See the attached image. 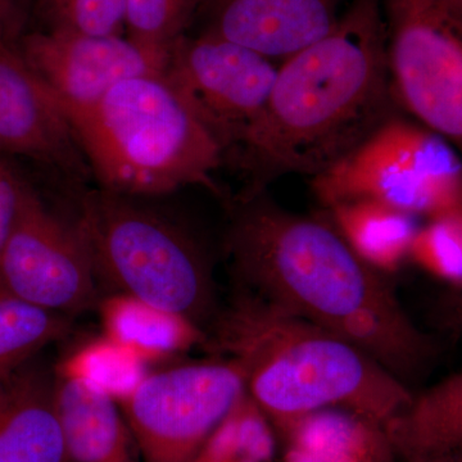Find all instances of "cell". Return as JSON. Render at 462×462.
Returning <instances> with one entry per match:
<instances>
[{
  "mask_svg": "<svg viewBox=\"0 0 462 462\" xmlns=\"http://www.w3.org/2000/svg\"><path fill=\"white\" fill-rule=\"evenodd\" d=\"M225 252L236 285L336 334L397 379L412 378L438 346L419 330L384 273L365 263L329 216L282 208L266 189L231 202Z\"/></svg>",
  "mask_w": 462,
  "mask_h": 462,
  "instance_id": "1",
  "label": "cell"
},
{
  "mask_svg": "<svg viewBox=\"0 0 462 462\" xmlns=\"http://www.w3.org/2000/svg\"><path fill=\"white\" fill-rule=\"evenodd\" d=\"M396 105L382 0H349L328 35L279 65L260 117L226 161L248 191L287 173L315 178L396 116Z\"/></svg>",
  "mask_w": 462,
  "mask_h": 462,
  "instance_id": "2",
  "label": "cell"
},
{
  "mask_svg": "<svg viewBox=\"0 0 462 462\" xmlns=\"http://www.w3.org/2000/svg\"><path fill=\"white\" fill-rule=\"evenodd\" d=\"M236 288L203 346L238 365L249 397L279 433L322 409L348 410L383 427L412 400L400 379L357 346Z\"/></svg>",
  "mask_w": 462,
  "mask_h": 462,
  "instance_id": "3",
  "label": "cell"
},
{
  "mask_svg": "<svg viewBox=\"0 0 462 462\" xmlns=\"http://www.w3.org/2000/svg\"><path fill=\"white\" fill-rule=\"evenodd\" d=\"M99 189L165 196L189 185L220 194L223 149L165 71L116 85L93 105L63 109Z\"/></svg>",
  "mask_w": 462,
  "mask_h": 462,
  "instance_id": "4",
  "label": "cell"
},
{
  "mask_svg": "<svg viewBox=\"0 0 462 462\" xmlns=\"http://www.w3.org/2000/svg\"><path fill=\"white\" fill-rule=\"evenodd\" d=\"M76 226L97 281L107 282L115 293L185 316L199 327L214 314L208 263L178 225L135 199L98 189L85 196Z\"/></svg>",
  "mask_w": 462,
  "mask_h": 462,
  "instance_id": "5",
  "label": "cell"
},
{
  "mask_svg": "<svg viewBox=\"0 0 462 462\" xmlns=\"http://www.w3.org/2000/svg\"><path fill=\"white\" fill-rule=\"evenodd\" d=\"M311 184L324 208L373 199L430 220L462 211V166L454 145L398 115Z\"/></svg>",
  "mask_w": 462,
  "mask_h": 462,
  "instance_id": "6",
  "label": "cell"
},
{
  "mask_svg": "<svg viewBox=\"0 0 462 462\" xmlns=\"http://www.w3.org/2000/svg\"><path fill=\"white\" fill-rule=\"evenodd\" d=\"M392 91L420 124L462 142V0H382Z\"/></svg>",
  "mask_w": 462,
  "mask_h": 462,
  "instance_id": "7",
  "label": "cell"
},
{
  "mask_svg": "<svg viewBox=\"0 0 462 462\" xmlns=\"http://www.w3.org/2000/svg\"><path fill=\"white\" fill-rule=\"evenodd\" d=\"M245 392V374L234 361L223 358L148 373L118 406L143 462H185Z\"/></svg>",
  "mask_w": 462,
  "mask_h": 462,
  "instance_id": "8",
  "label": "cell"
},
{
  "mask_svg": "<svg viewBox=\"0 0 462 462\" xmlns=\"http://www.w3.org/2000/svg\"><path fill=\"white\" fill-rule=\"evenodd\" d=\"M97 276L78 226H69L25 184L0 252V293L71 316L98 305Z\"/></svg>",
  "mask_w": 462,
  "mask_h": 462,
  "instance_id": "9",
  "label": "cell"
},
{
  "mask_svg": "<svg viewBox=\"0 0 462 462\" xmlns=\"http://www.w3.org/2000/svg\"><path fill=\"white\" fill-rule=\"evenodd\" d=\"M278 69L275 60L242 45L184 32L170 50L165 72L226 161L260 117Z\"/></svg>",
  "mask_w": 462,
  "mask_h": 462,
  "instance_id": "10",
  "label": "cell"
},
{
  "mask_svg": "<svg viewBox=\"0 0 462 462\" xmlns=\"http://www.w3.org/2000/svg\"><path fill=\"white\" fill-rule=\"evenodd\" d=\"M17 48L62 109L87 107L123 81L165 71L169 60L129 36L57 29L23 33Z\"/></svg>",
  "mask_w": 462,
  "mask_h": 462,
  "instance_id": "11",
  "label": "cell"
},
{
  "mask_svg": "<svg viewBox=\"0 0 462 462\" xmlns=\"http://www.w3.org/2000/svg\"><path fill=\"white\" fill-rule=\"evenodd\" d=\"M349 0H191L197 35L214 36L284 60L320 41ZM188 26V25H187Z\"/></svg>",
  "mask_w": 462,
  "mask_h": 462,
  "instance_id": "12",
  "label": "cell"
},
{
  "mask_svg": "<svg viewBox=\"0 0 462 462\" xmlns=\"http://www.w3.org/2000/svg\"><path fill=\"white\" fill-rule=\"evenodd\" d=\"M0 153L32 158L75 176L89 171L65 112L17 44L0 50Z\"/></svg>",
  "mask_w": 462,
  "mask_h": 462,
  "instance_id": "13",
  "label": "cell"
},
{
  "mask_svg": "<svg viewBox=\"0 0 462 462\" xmlns=\"http://www.w3.org/2000/svg\"><path fill=\"white\" fill-rule=\"evenodd\" d=\"M0 462H63L56 374L38 356L0 378Z\"/></svg>",
  "mask_w": 462,
  "mask_h": 462,
  "instance_id": "14",
  "label": "cell"
},
{
  "mask_svg": "<svg viewBox=\"0 0 462 462\" xmlns=\"http://www.w3.org/2000/svg\"><path fill=\"white\" fill-rule=\"evenodd\" d=\"M63 462H143L120 406L111 397L56 374Z\"/></svg>",
  "mask_w": 462,
  "mask_h": 462,
  "instance_id": "15",
  "label": "cell"
},
{
  "mask_svg": "<svg viewBox=\"0 0 462 462\" xmlns=\"http://www.w3.org/2000/svg\"><path fill=\"white\" fill-rule=\"evenodd\" d=\"M382 428L394 456L406 462L460 457L461 374H454L420 396L412 397Z\"/></svg>",
  "mask_w": 462,
  "mask_h": 462,
  "instance_id": "16",
  "label": "cell"
},
{
  "mask_svg": "<svg viewBox=\"0 0 462 462\" xmlns=\"http://www.w3.org/2000/svg\"><path fill=\"white\" fill-rule=\"evenodd\" d=\"M97 306L103 336L132 349L147 365L205 346L207 333L196 322L138 298L112 293Z\"/></svg>",
  "mask_w": 462,
  "mask_h": 462,
  "instance_id": "17",
  "label": "cell"
},
{
  "mask_svg": "<svg viewBox=\"0 0 462 462\" xmlns=\"http://www.w3.org/2000/svg\"><path fill=\"white\" fill-rule=\"evenodd\" d=\"M346 245L376 272L394 273L409 260L418 217L373 199L334 203L325 208Z\"/></svg>",
  "mask_w": 462,
  "mask_h": 462,
  "instance_id": "18",
  "label": "cell"
},
{
  "mask_svg": "<svg viewBox=\"0 0 462 462\" xmlns=\"http://www.w3.org/2000/svg\"><path fill=\"white\" fill-rule=\"evenodd\" d=\"M287 447L334 462H393L382 425L348 410L322 409L282 433Z\"/></svg>",
  "mask_w": 462,
  "mask_h": 462,
  "instance_id": "19",
  "label": "cell"
},
{
  "mask_svg": "<svg viewBox=\"0 0 462 462\" xmlns=\"http://www.w3.org/2000/svg\"><path fill=\"white\" fill-rule=\"evenodd\" d=\"M148 365L132 349L102 336L79 346L58 365L56 374L121 402L147 376Z\"/></svg>",
  "mask_w": 462,
  "mask_h": 462,
  "instance_id": "20",
  "label": "cell"
},
{
  "mask_svg": "<svg viewBox=\"0 0 462 462\" xmlns=\"http://www.w3.org/2000/svg\"><path fill=\"white\" fill-rule=\"evenodd\" d=\"M273 424L247 392L211 437L185 462H273Z\"/></svg>",
  "mask_w": 462,
  "mask_h": 462,
  "instance_id": "21",
  "label": "cell"
},
{
  "mask_svg": "<svg viewBox=\"0 0 462 462\" xmlns=\"http://www.w3.org/2000/svg\"><path fill=\"white\" fill-rule=\"evenodd\" d=\"M66 319L0 293V378L63 338L69 329Z\"/></svg>",
  "mask_w": 462,
  "mask_h": 462,
  "instance_id": "22",
  "label": "cell"
},
{
  "mask_svg": "<svg viewBox=\"0 0 462 462\" xmlns=\"http://www.w3.org/2000/svg\"><path fill=\"white\" fill-rule=\"evenodd\" d=\"M409 260L455 287L462 284V211L430 218L419 227L410 247Z\"/></svg>",
  "mask_w": 462,
  "mask_h": 462,
  "instance_id": "23",
  "label": "cell"
},
{
  "mask_svg": "<svg viewBox=\"0 0 462 462\" xmlns=\"http://www.w3.org/2000/svg\"><path fill=\"white\" fill-rule=\"evenodd\" d=\"M191 0H125V29L134 42L169 54L185 32Z\"/></svg>",
  "mask_w": 462,
  "mask_h": 462,
  "instance_id": "24",
  "label": "cell"
},
{
  "mask_svg": "<svg viewBox=\"0 0 462 462\" xmlns=\"http://www.w3.org/2000/svg\"><path fill=\"white\" fill-rule=\"evenodd\" d=\"M48 29L121 35L125 29V0H41Z\"/></svg>",
  "mask_w": 462,
  "mask_h": 462,
  "instance_id": "25",
  "label": "cell"
},
{
  "mask_svg": "<svg viewBox=\"0 0 462 462\" xmlns=\"http://www.w3.org/2000/svg\"><path fill=\"white\" fill-rule=\"evenodd\" d=\"M25 184L0 160V252L16 218Z\"/></svg>",
  "mask_w": 462,
  "mask_h": 462,
  "instance_id": "26",
  "label": "cell"
},
{
  "mask_svg": "<svg viewBox=\"0 0 462 462\" xmlns=\"http://www.w3.org/2000/svg\"><path fill=\"white\" fill-rule=\"evenodd\" d=\"M25 23L23 0H0V50L17 44L23 35Z\"/></svg>",
  "mask_w": 462,
  "mask_h": 462,
  "instance_id": "27",
  "label": "cell"
},
{
  "mask_svg": "<svg viewBox=\"0 0 462 462\" xmlns=\"http://www.w3.org/2000/svg\"><path fill=\"white\" fill-rule=\"evenodd\" d=\"M430 462H461V457L445 458V460L430 461Z\"/></svg>",
  "mask_w": 462,
  "mask_h": 462,
  "instance_id": "28",
  "label": "cell"
}]
</instances>
